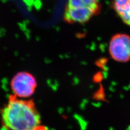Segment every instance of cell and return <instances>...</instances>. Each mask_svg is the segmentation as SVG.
Returning <instances> with one entry per match:
<instances>
[{"instance_id":"6","label":"cell","mask_w":130,"mask_h":130,"mask_svg":"<svg viewBox=\"0 0 130 130\" xmlns=\"http://www.w3.org/2000/svg\"><path fill=\"white\" fill-rule=\"evenodd\" d=\"M32 130H47V129L46 127L43 126L39 125L36 127H35L34 128L32 129Z\"/></svg>"},{"instance_id":"3","label":"cell","mask_w":130,"mask_h":130,"mask_svg":"<svg viewBox=\"0 0 130 130\" xmlns=\"http://www.w3.org/2000/svg\"><path fill=\"white\" fill-rule=\"evenodd\" d=\"M10 86L14 95L20 98H27L33 95L37 87V82L30 73L21 72L14 75Z\"/></svg>"},{"instance_id":"2","label":"cell","mask_w":130,"mask_h":130,"mask_svg":"<svg viewBox=\"0 0 130 130\" xmlns=\"http://www.w3.org/2000/svg\"><path fill=\"white\" fill-rule=\"evenodd\" d=\"M99 0H68L64 19L69 23H83L100 13Z\"/></svg>"},{"instance_id":"5","label":"cell","mask_w":130,"mask_h":130,"mask_svg":"<svg viewBox=\"0 0 130 130\" xmlns=\"http://www.w3.org/2000/svg\"><path fill=\"white\" fill-rule=\"evenodd\" d=\"M113 9L125 24L130 26V0H114Z\"/></svg>"},{"instance_id":"4","label":"cell","mask_w":130,"mask_h":130,"mask_svg":"<svg viewBox=\"0 0 130 130\" xmlns=\"http://www.w3.org/2000/svg\"><path fill=\"white\" fill-rule=\"evenodd\" d=\"M108 51L111 58L117 62H126L130 60V36L118 33L109 41Z\"/></svg>"},{"instance_id":"1","label":"cell","mask_w":130,"mask_h":130,"mask_svg":"<svg viewBox=\"0 0 130 130\" xmlns=\"http://www.w3.org/2000/svg\"><path fill=\"white\" fill-rule=\"evenodd\" d=\"M3 125L10 130H32L40 125L41 116L32 100L10 95L1 110Z\"/></svg>"}]
</instances>
